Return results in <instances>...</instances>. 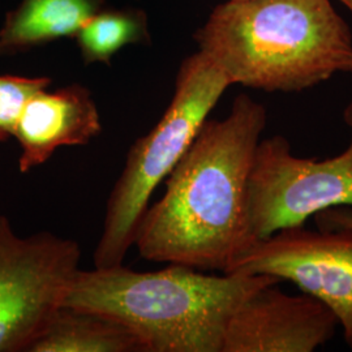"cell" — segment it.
Returning a JSON list of instances; mask_svg holds the SVG:
<instances>
[{
    "instance_id": "8992f818",
    "label": "cell",
    "mask_w": 352,
    "mask_h": 352,
    "mask_svg": "<svg viewBox=\"0 0 352 352\" xmlns=\"http://www.w3.org/2000/svg\"><path fill=\"white\" fill-rule=\"evenodd\" d=\"M80 244L49 231L20 236L0 214V352H29L64 305Z\"/></svg>"
},
{
    "instance_id": "ba28073f",
    "label": "cell",
    "mask_w": 352,
    "mask_h": 352,
    "mask_svg": "<svg viewBox=\"0 0 352 352\" xmlns=\"http://www.w3.org/2000/svg\"><path fill=\"white\" fill-rule=\"evenodd\" d=\"M338 325L318 299L272 285L253 294L231 318L222 352H314L333 340Z\"/></svg>"
},
{
    "instance_id": "5b68a950",
    "label": "cell",
    "mask_w": 352,
    "mask_h": 352,
    "mask_svg": "<svg viewBox=\"0 0 352 352\" xmlns=\"http://www.w3.org/2000/svg\"><path fill=\"white\" fill-rule=\"evenodd\" d=\"M343 119L351 131L349 146L321 161L295 155L282 135L260 140L248 184L253 240L304 226L308 218L331 208H352V101Z\"/></svg>"
},
{
    "instance_id": "52a82bcc",
    "label": "cell",
    "mask_w": 352,
    "mask_h": 352,
    "mask_svg": "<svg viewBox=\"0 0 352 352\" xmlns=\"http://www.w3.org/2000/svg\"><path fill=\"white\" fill-rule=\"evenodd\" d=\"M226 273L265 274L294 283L334 312L352 349V228L279 230L254 240Z\"/></svg>"
},
{
    "instance_id": "8fae6325",
    "label": "cell",
    "mask_w": 352,
    "mask_h": 352,
    "mask_svg": "<svg viewBox=\"0 0 352 352\" xmlns=\"http://www.w3.org/2000/svg\"><path fill=\"white\" fill-rule=\"evenodd\" d=\"M29 352H144L139 340L106 316L63 305Z\"/></svg>"
},
{
    "instance_id": "9c48e42d",
    "label": "cell",
    "mask_w": 352,
    "mask_h": 352,
    "mask_svg": "<svg viewBox=\"0 0 352 352\" xmlns=\"http://www.w3.org/2000/svg\"><path fill=\"white\" fill-rule=\"evenodd\" d=\"M102 132L100 110L88 88L71 84L41 89L26 102L12 139L20 148L19 171L28 174L62 148L88 145Z\"/></svg>"
},
{
    "instance_id": "4fadbf2b",
    "label": "cell",
    "mask_w": 352,
    "mask_h": 352,
    "mask_svg": "<svg viewBox=\"0 0 352 352\" xmlns=\"http://www.w3.org/2000/svg\"><path fill=\"white\" fill-rule=\"evenodd\" d=\"M50 85L51 78L45 76L0 75V142L12 139L16 123L30 97Z\"/></svg>"
},
{
    "instance_id": "7a4b0ae2",
    "label": "cell",
    "mask_w": 352,
    "mask_h": 352,
    "mask_svg": "<svg viewBox=\"0 0 352 352\" xmlns=\"http://www.w3.org/2000/svg\"><path fill=\"white\" fill-rule=\"evenodd\" d=\"M280 282L265 274H204L186 265L136 272L122 264L80 269L64 305L113 318L144 352H222L240 307Z\"/></svg>"
},
{
    "instance_id": "6da1fadb",
    "label": "cell",
    "mask_w": 352,
    "mask_h": 352,
    "mask_svg": "<svg viewBox=\"0 0 352 352\" xmlns=\"http://www.w3.org/2000/svg\"><path fill=\"white\" fill-rule=\"evenodd\" d=\"M266 123L264 104L244 93L225 119L204 123L140 222L142 258L226 273L251 247L248 184Z\"/></svg>"
},
{
    "instance_id": "9a60e30c",
    "label": "cell",
    "mask_w": 352,
    "mask_h": 352,
    "mask_svg": "<svg viewBox=\"0 0 352 352\" xmlns=\"http://www.w3.org/2000/svg\"><path fill=\"white\" fill-rule=\"evenodd\" d=\"M340 3H343L349 10H350V12L352 13V0H340Z\"/></svg>"
},
{
    "instance_id": "7c38bea8",
    "label": "cell",
    "mask_w": 352,
    "mask_h": 352,
    "mask_svg": "<svg viewBox=\"0 0 352 352\" xmlns=\"http://www.w3.org/2000/svg\"><path fill=\"white\" fill-rule=\"evenodd\" d=\"M74 38L84 63L110 65L126 46L151 43L148 16L140 8H102Z\"/></svg>"
},
{
    "instance_id": "30bf717a",
    "label": "cell",
    "mask_w": 352,
    "mask_h": 352,
    "mask_svg": "<svg viewBox=\"0 0 352 352\" xmlns=\"http://www.w3.org/2000/svg\"><path fill=\"white\" fill-rule=\"evenodd\" d=\"M106 0H21L0 28V56L75 37Z\"/></svg>"
},
{
    "instance_id": "5bb4252c",
    "label": "cell",
    "mask_w": 352,
    "mask_h": 352,
    "mask_svg": "<svg viewBox=\"0 0 352 352\" xmlns=\"http://www.w3.org/2000/svg\"><path fill=\"white\" fill-rule=\"evenodd\" d=\"M320 228H352V210L347 208H331L316 214Z\"/></svg>"
},
{
    "instance_id": "277c9868",
    "label": "cell",
    "mask_w": 352,
    "mask_h": 352,
    "mask_svg": "<svg viewBox=\"0 0 352 352\" xmlns=\"http://www.w3.org/2000/svg\"><path fill=\"white\" fill-rule=\"evenodd\" d=\"M232 85L226 74L197 51L180 64L175 91L162 118L128 151L106 205L94 267L123 264L135 245L151 195L188 151L221 97Z\"/></svg>"
},
{
    "instance_id": "3957f363",
    "label": "cell",
    "mask_w": 352,
    "mask_h": 352,
    "mask_svg": "<svg viewBox=\"0 0 352 352\" xmlns=\"http://www.w3.org/2000/svg\"><path fill=\"white\" fill-rule=\"evenodd\" d=\"M195 39L232 85L291 93L352 74L351 30L330 0H228Z\"/></svg>"
}]
</instances>
